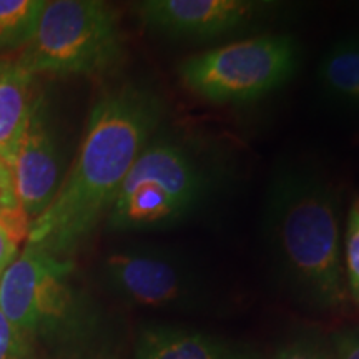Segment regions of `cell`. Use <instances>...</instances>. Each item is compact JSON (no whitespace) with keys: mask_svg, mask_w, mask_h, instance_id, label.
<instances>
[{"mask_svg":"<svg viewBox=\"0 0 359 359\" xmlns=\"http://www.w3.org/2000/svg\"><path fill=\"white\" fill-rule=\"evenodd\" d=\"M43 7L45 0H0V52L25 47Z\"/></svg>","mask_w":359,"mask_h":359,"instance_id":"obj_13","label":"cell"},{"mask_svg":"<svg viewBox=\"0 0 359 359\" xmlns=\"http://www.w3.org/2000/svg\"><path fill=\"white\" fill-rule=\"evenodd\" d=\"M45 98L37 97L15 151L8 163L22 208L34 222L62 185L60 150L48 120Z\"/></svg>","mask_w":359,"mask_h":359,"instance_id":"obj_9","label":"cell"},{"mask_svg":"<svg viewBox=\"0 0 359 359\" xmlns=\"http://www.w3.org/2000/svg\"><path fill=\"white\" fill-rule=\"evenodd\" d=\"M273 359H334V354L330 344L313 336H298L278 348Z\"/></svg>","mask_w":359,"mask_h":359,"instance_id":"obj_16","label":"cell"},{"mask_svg":"<svg viewBox=\"0 0 359 359\" xmlns=\"http://www.w3.org/2000/svg\"><path fill=\"white\" fill-rule=\"evenodd\" d=\"M34 77L17 62L0 60V158L11 163L37 100Z\"/></svg>","mask_w":359,"mask_h":359,"instance_id":"obj_11","label":"cell"},{"mask_svg":"<svg viewBox=\"0 0 359 359\" xmlns=\"http://www.w3.org/2000/svg\"><path fill=\"white\" fill-rule=\"evenodd\" d=\"M302 64V45L290 34H258L187 57L178 79L212 105H245L285 87Z\"/></svg>","mask_w":359,"mask_h":359,"instance_id":"obj_5","label":"cell"},{"mask_svg":"<svg viewBox=\"0 0 359 359\" xmlns=\"http://www.w3.org/2000/svg\"><path fill=\"white\" fill-rule=\"evenodd\" d=\"M165 120L154 87L125 82L103 92L90 110L82 145L57 195L30 224L27 243L70 259L107 218L125 178Z\"/></svg>","mask_w":359,"mask_h":359,"instance_id":"obj_1","label":"cell"},{"mask_svg":"<svg viewBox=\"0 0 359 359\" xmlns=\"http://www.w3.org/2000/svg\"><path fill=\"white\" fill-rule=\"evenodd\" d=\"M102 276L115 294L143 308H193L206 296L203 276L195 264L165 246L111 251L102 259Z\"/></svg>","mask_w":359,"mask_h":359,"instance_id":"obj_7","label":"cell"},{"mask_svg":"<svg viewBox=\"0 0 359 359\" xmlns=\"http://www.w3.org/2000/svg\"><path fill=\"white\" fill-rule=\"evenodd\" d=\"M135 359H258L243 344L177 325H147L135 343Z\"/></svg>","mask_w":359,"mask_h":359,"instance_id":"obj_10","label":"cell"},{"mask_svg":"<svg viewBox=\"0 0 359 359\" xmlns=\"http://www.w3.org/2000/svg\"><path fill=\"white\" fill-rule=\"evenodd\" d=\"M323 97L348 110H359V35H348L326 48L316 67Z\"/></svg>","mask_w":359,"mask_h":359,"instance_id":"obj_12","label":"cell"},{"mask_svg":"<svg viewBox=\"0 0 359 359\" xmlns=\"http://www.w3.org/2000/svg\"><path fill=\"white\" fill-rule=\"evenodd\" d=\"M0 311L34 354L42 348L80 358L102 331L95 303L75 281L74 262L29 243L0 276Z\"/></svg>","mask_w":359,"mask_h":359,"instance_id":"obj_4","label":"cell"},{"mask_svg":"<svg viewBox=\"0 0 359 359\" xmlns=\"http://www.w3.org/2000/svg\"><path fill=\"white\" fill-rule=\"evenodd\" d=\"M343 268L348 288L359 304V196L349 206L343 243Z\"/></svg>","mask_w":359,"mask_h":359,"instance_id":"obj_15","label":"cell"},{"mask_svg":"<svg viewBox=\"0 0 359 359\" xmlns=\"http://www.w3.org/2000/svg\"><path fill=\"white\" fill-rule=\"evenodd\" d=\"M19 245L20 241L0 224V276L13 263V259L19 257Z\"/></svg>","mask_w":359,"mask_h":359,"instance_id":"obj_19","label":"cell"},{"mask_svg":"<svg viewBox=\"0 0 359 359\" xmlns=\"http://www.w3.org/2000/svg\"><path fill=\"white\" fill-rule=\"evenodd\" d=\"M233 165L212 138L177 127L156 130L107 215L114 231H165L200 217L231 183Z\"/></svg>","mask_w":359,"mask_h":359,"instance_id":"obj_3","label":"cell"},{"mask_svg":"<svg viewBox=\"0 0 359 359\" xmlns=\"http://www.w3.org/2000/svg\"><path fill=\"white\" fill-rule=\"evenodd\" d=\"M0 224L6 226L19 241L29 238L30 224H32L17 196L11 167L2 158H0Z\"/></svg>","mask_w":359,"mask_h":359,"instance_id":"obj_14","label":"cell"},{"mask_svg":"<svg viewBox=\"0 0 359 359\" xmlns=\"http://www.w3.org/2000/svg\"><path fill=\"white\" fill-rule=\"evenodd\" d=\"M330 346L334 359H359V327L334 334Z\"/></svg>","mask_w":359,"mask_h":359,"instance_id":"obj_18","label":"cell"},{"mask_svg":"<svg viewBox=\"0 0 359 359\" xmlns=\"http://www.w3.org/2000/svg\"><path fill=\"white\" fill-rule=\"evenodd\" d=\"M280 6L255 0H145L135 12L150 32L183 43L235 40L271 22Z\"/></svg>","mask_w":359,"mask_h":359,"instance_id":"obj_8","label":"cell"},{"mask_svg":"<svg viewBox=\"0 0 359 359\" xmlns=\"http://www.w3.org/2000/svg\"><path fill=\"white\" fill-rule=\"evenodd\" d=\"M262 238L273 271L299 302L321 309L343 303L339 193L320 170L296 161L273 170Z\"/></svg>","mask_w":359,"mask_h":359,"instance_id":"obj_2","label":"cell"},{"mask_svg":"<svg viewBox=\"0 0 359 359\" xmlns=\"http://www.w3.org/2000/svg\"><path fill=\"white\" fill-rule=\"evenodd\" d=\"M0 359H34L32 349L0 311Z\"/></svg>","mask_w":359,"mask_h":359,"instance_id":"obj_17","label":"cell"},{"mask_svg":"<svg viewBox=\"0 0 359 359\" xmlns=\"http://www.w3.org/2000/svg\"><path fill=\"white\" fill-rule=\"evenodd\" d=\"M123 58L118 20L100 0H45L32 39L17 65L35 75L109 74Z\"/></svg>","mask_w":359,"mask_h":359,"instance_id":"obj_6","label":"cell"}]
</instances>
